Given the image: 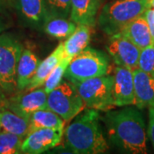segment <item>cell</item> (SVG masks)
<instances>
[{"label": "cell", "mask_w": 154, "mask_h": 154, "mask_svg": "<svg viewBox=\"0 0 154 154\" xmlns=\"http://www.w3.org/2000/svg\"><path fill=\"white\" fill-rule=\"evenodd\" d=\"M64 128H39L28 133L23 139L21 151L24 154H40L60 144Z\"/></svg>", "instance_id": "obj_11"}, {"label": "cell", "mask_w": 154, "mask_h": 154, "mask_svg": "<svg viewBox=\"0 0 154 154\" xmlns=\"http://www.w3.org/2000/svg\"><path fill=\"white\" fill-rule=\"evenodd\" d=\"M6 98H7V96H6L5 94L4 93V91H3V90L1 89V88H0V102L3 103Z\"/></svg>", "instance_id": "obj_30"}, {"label": "cell", "mask_w": 154, "mask_h": 154, "mask_svg": "<svg viewBox=\"0 0 154 154\" xmlns=\"http://www.w3.org/2000/svg\"><path fill=\"white\" fill-rule=\"evenodd\" d=\"M8 110L28 119L36 110L47 108V93L44 88L22 91L6 98L2 103Z\"/></svg>", "instance_id": "obj_8"}, {"label": "cell", "mask_w": 154, "mask_h": 154, "mask_svg": "<svg viewBox=\"0 0 154 154\" xmlns=\"http://www.w3.org/2000/svg\"><path fill=\"white\" fill-rule=\"evenodd\" d=\"M12 12L22 27L33 30H42L50 15L45 0H12Z\"/></svg>", "instance_id": "obj_9"}, {"label": "cell", "mask_w": 154, "mask_h": 154, "mask_svg": "<svg viewBox=\"0 0 154 154\" xmlns=\"http://www.w3.org/2000/svg\"><path fill=\"white\" fill-rule=\"evenodd\" d=\"M29 121V131L39 128H64V120L54 111L48 108L41 109L33 112L30 117Z\"/></svg>", "instance_id": "obj_21"}, {"label": "cell", "mask_w": 154, "mask_h": 154, "mask_svg": "<svg viewBox=\"0 0 154 154\" xmlns=\"http://www.w3.org/2000/svg\"><path fill=\"white\" fill-rule=\"evenodd\" d=\"M22 50L15 36L0 33V88L6 96L17 93V67Z\"/></svg>", "instance_id": "obj_5"}, {"label": "cell", "mask_w": 154, "mask_h": 154, "mask_svg": "<svg viewBox=\"0 0 154 154\" xmlns=\"http://www.w3.org/2000/svg\"><path fill=\"white\" fill-rule=\"evenodd\" d=\"M149 122L147 134L154 149V106L149 107Z\"/></svg>", "instance_id": "obj_27"}, {"label": "cell", "mask_w": 154, "mask_h": 154, "mask_svg": "<svg viewBox=\"0 0 154 154\" xmlns=\"http://www.w3.org/2000/svg\"><path fill=\"white\" fill-rule=\"evenodd\" d=\"M84 107V102L75 86L68 80L62 81L47 94V108L60 116L65 122L73 120Z\"/></svg>", "instance_id": "obj_6"}, {"label": "cell", "mask_w": 154, "mask_h": 154, "mask_svg": "<svg viewBox=\"0 0 154 154\" xmlns=\"http://www.w3.org/2000/svg\"><path fill=\"white\" fill-rule=\"evenodd\" d=\"M102 120L111 146L122 153H147L146 124L139 108L128 105L121 110H109Z\"/></svg>", "instance_id": "obj_1"}, {"label": "cell", "mask_w": 154, "mask_h": 154, "mask_svg": "<svg viewBox=\"0 0 154 154\" xmlns=\"http://www.w3.org/2000/svg\"><path fill=\"white\" fill-rule=\"evenodd\" d=\"M109 71V58L104 51L87 47L72 57L64 77L71 82L102 76Z\"/></svg>", "instance_id": "obj_4"}, {"label": "cell", "mask_w": 154, "mask_h": 154, "mask_svg": "<svg viewBox=\"0 0 154 154\" xmlns=\"http://www.w3.org/2000/svg\"><path fill=\"white\" fill-rule=\"evenodd\" d=\"M40 60L31 50H22L17 67V92H22L30 83Z\"/></svg>", "instance_id": "obj_15"}, {"label": "cell", "mask_w": 154, "mask_h": 154, "mask_svg": "<svg viewBox=\"0 0 154 154\" xmlns=\"http://www.w3.org/2000/svg\"><path fill=\"white\" fill-rule=\"evenodd\" d=\"M5 29H6L5 22V21H4V19H3L2 15L0 14V33H4Z\"/></svg>", "instance_id": "obj_29"}, {"label": "cell", "mask_w": 154, "mask_h": 154, "mask_svg": "<svg viewBox=\"0 0 154 154\" xmlns=\"http://www.w3.org/2000/svg\"><path fill=\"white\" fill-rule=\"evenodd\" d=\"M111 99L114 107L134 105V86L133 70L124 67L116 66L112 75Z\"/></svg>", "instance_id": "obj_12"}, {"label": "cell", "mask_w": 154, "mask_h": 154, "mask_svg": "<svg viewBox=\"0 0 154 154\" xmlns=\"http://www.w3.org/2000/svg\"><path fill=\"white\" fill-rule=\"evenodd\" d=\"M63 57H65L63 45V43H60L45 59L40 61L38 69L35 72V75H33V79L31 80L30 83L28 84V86L24 91L33 90V89L44 86L46 78L51 74V72L52 71V69L55 68L56 65Z\"/></svg>", "instance_id": "obj_17"}, {"label": "cell", "mask_w": 154, "mask_h": 154, "mask_svg": "<svg viewBox=\"0 0 154 154\" xmlns=\"http://www.w3.org/2000/svg\"><path fill=\"white\" fill-rule=\"evenodd\" d=\"M72 83L88 109L109 110L114 107L111 99L112 75H105Z\"/></svg>", "instance_id": "obj_7"}, {"label": "cell", "mask_w": 154, "mask_h": 154, "mask_svg": "<svg viewBox=\"0 0 154 154\" xmlns=\"http://www.w3.org/2000/svg\"><path fill=\"white\" fill-rule=\"evenodd\" d=\"M143 15L146 18V20L147 24H148L151 37H152L154 45V9L153 8H149L145 11Z\"/></svg>", "instance_id": "obj_26"}, {"label": "cell", "mask_w": 154, "mask_h": 154, "mask_svg": "<svg viewBox=\"0 0 154 154\" xmlns=\"http://www.w3.org/2000/svg\"><path fill=\"white\" fill-rule=\"evenodd\" d=\"M23 138L11 133L0 132V154L22 153Z\"/></svg>", "instance_id": "obj_23"}, {"label": "cell", "mask_w": 154, "mask_h": 154, "mask_svg": "<svg viewBox=\"0 0 154 154\" xmlns=\"http://www.w3.org/2000/svg\"><path fill=\"white\" fill-rule=\"evenodd\" d=\"M140 50L153 45L146 20L144 15L128 22L119 32Z\"/></svg>", "instance_id": "obj_16"}, {"label": "cell", "mask_w": 154, "mask_h": 154, "mask_svg": "<svg viewBox=\"0 0 154 154\" xmlns=\"http://www.w3.org/2000/svg\"><path fill=\"white\" fill-rule=\"evenodd\" d=\"M70 60H71L70 57H63L56 65L55 68L52 69V71L51 72V74L46 78L44 83V89L47 94H49L51 91H52L62 82L63 78L64 77L67 67L69 65Z\"/></svg>", "instance_id": "obj_22"}, {"label": "cell", "mask_w": 154, "mask_h": 154, "mask_svg": "<svg viewBox=\"0 0 154 154\" xmlns=\"http://www.w3.org/2000/svg\"><path fill=\"white\" fill-rule=\"evenodd\" d=\"M150 5H151V8L154 9V0H150Z\"/></svg>", "instance_id": "obj_31"}, {"label": "cell", "mask_w": 154, "mask_h": 154, "mask_svg": "<svg viewBox=\"0 0 154 154\" xmlns=\"http://www.w3.org/2000/svg\"><path fill=\"white\" fill-rule=\"evenodd\" d=\"M138 69L154 77V45L140 50Z\"/></svg>", "instance_id": "obj_24"}, {"label": "cell", "mask_w": 154, "mask_h": 154, "mask_svg": "<svg viewBox=\"0 0 154 154\" xmlns=\"http://www.w3.org/2000/svg\"><path fill=\"white\" fill-rule=\"evenodd\" d=\"M50 15L69 18L71 0H45Z\"/></svg>", "instance_id": "obj_25"}, {"label": "cell", "mask_w": 154, "mask_h": 154, "mask_svg": "<svg viewBox=\"0 0 154 154\" xmlns=\"http://www.w3.org/2000/svg\"><path fill=\"white\" fill-rule=\"evenodd\" d=\"M12 12V0H0V14L9 17Z\"/></svg>", "instance_id": "obj_28"}, {"label": "cell", "mask_w": 154, "mask_h": 154, "mask_svg": "<svg viewBox=\"0 0 154 154\" xmlns=\"http://www.w3.org/2000/svg\"><path fill=\"white\" fill-rule=\"evenodd\" d=\"M134 86V105L140 109L154 106V77L140 69L133 71Z\"/></svg>", "instance_id": "obj_13"}, {"label": "cell", "mask_w": 154, "mask_h": 154, "mask_svg": "<svg viewBox=\"0 0 154 154\" xmlns=\"http://www.w3.org/2000/svg\"><path fill=\"white\" fill-rule=\"evenodd\" d=\"M149 8L150 0H111L101 8L97 22L105 34L111 36Z\"/></svg>", "instance_id": "obj_3"}, {"label": "cell", "mask_w": 154, "mask_h": 154, "mask_svg": "<svg viewBox=\"0 0 154 154\" xmlns=\"http://www.w3.org/2000/svg\"><path fill=\"white\" fill-rule=\"evenodd\" d=\"M102 0H71L69 19L77 25L94 27Z\"/></svg>", "instance_id": "obj_14"}, {"label": "cell", "mask_w": 154, "mask_h": 154, "mask_svg": "<svg viewBox=\"0 0 154 154\" xmlns=\"http://www.w3.org/2000/svg\"><path fill=\"white\" fill-rule=\"evenodd\" d=\"M1 106H2V103L0 102V108H1Z\"/></svg>", "instance_id": "obj_32"}, {"label": "cell", "mask_w": 154, "mask_h": 154, "mask_svg": "<svg viewBox=\"0 0 154 154\" xmlns=\"http://www.w3.org/2000/svg\"><path fill=\"white\" fill-rule=\"evenodd\" d=\"M66 146L73 153H105L110 149L100 124V115L94 109L84 110L63 130Z\"/></svg>", "instance_id": "obj_2"}, {"label": "cell", "mask_w": 154, "mask_h": 154, "mask_svg": "<svg viewBox=\"0 0 154 154\" xmlns=\"http://www.w3.org/2000/svg\"><path fill=\"white\" fill-rule=\"evenodd\" d=\"M29 131V121L5 106L0 108V132L11 133L23 139Z\"/></svg>", "instance_id": "obj_18"}, {"label": "cell", "mask_w": 154, "mask_h": 154, "mask_svg": "<svg viewBox=\"0 0 154 154\" xmlns=\"http://www.w3.org/2000/svg\"><path fill=\"white\" fill-rule=\"evenodd\" d=\"M91 38V27L87 25H77L75 30L63 42L64 56L74 57L79 52L87 48Z\"/></svg>", "instance_id": "obj_19"}, {"label": "cell", "mask_w": 154, "mask_h": 154, "mask_svg": "<svg viewBox=\"0 0 154 154\" xmlns=\"http://www.w3.org/2000/svg\"><path fill=\"white\" fill-rule=\"evenodd\" d=\"M106 48L116 65L124 67L133 71L137 69L140 49L121 33L110 36Z\"/></svg>", "instance_id": "obj_10"}, {"label": "cell", "mask_w": 154, "mask_h": 154, "mask_svg": "<svg viewBox=\"0 0 154 154\" xmlns=\"http://www.w3.org/2000/svg\"><path fill=\"white\" fill-rule=\"evenodd\" d=\"M76 27V23L69 18L49 15L43 25L42 30L51 37L63 39L68 38L75 30Z\"/></svg>", "instance_id": "obj_20"}]
</instances>
